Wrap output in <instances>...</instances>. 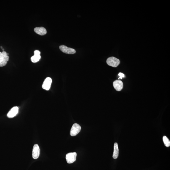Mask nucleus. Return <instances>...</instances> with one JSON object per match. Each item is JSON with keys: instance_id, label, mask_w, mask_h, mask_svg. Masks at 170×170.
<instances>
[{"instance_id": "obj_14", "label": "nucleus", "mask_w": 170, "mask_h": 170, "mask_svg": "<svg viewBox=\"0 0 170 170\" xmlns=\"http://www.w3.org/2000/svg\"><path fill=\"white\" fill-rule=\"evenodd\" d=\"M119 76V78H118V79H122V78H124L125 77V75L124 74H123V73H119V74L118 75Z\"/></svg>"}, {"instance_id": "obj_2", "label": "nucleus", "mask_w": 170, "mask_h": 170, "mask_svg": "<svg viewBox=\"0 0 170 170\" xmlns=\"http://www.w3.org/2000/svg\"><path fill=\"white\" fill-rule=\"evenodd\" d=\"M107 64L113 67H116L120 63L119 59L114 57H111L108 58L107 60Z\"/></svg>"}, {"instance_id": "obj_11", "label": "nucleus", "mask_w": 170, "mask_h": 170, "mask_svg": "<svg viewBox=\"0 0 170 170\" xmlns=\"http://www.w3.org/2000/svg\"><path fill=\"white\" fill-rule=\"evenodd\" d=\"M119 150L118 149V143H115L114 146V152L113 156V158L114 159H116L119 155Z\"/></svg>"}, {"instance_id": "obj_6", "label": "nucleus", "mask_w": 170, "mask_h": 170, "mask_svg": "<svg viewBox=\"0 0 170 170\" xmlns=\"http://www.w3.org/2000/svg\"><path fill=\"white\" fill-rule=\"evenodd\" d=\"M40 154V149L39 146L37 144H35L33 146V158L34 159H36L39 157Z\"/></svg>"}, {"instance_id": "obj_10", "label": "nucleus", "mask_w": 170, "mask_h": 170, "mask_svg": "<svg viewBox=\"0 0 170 170\" xmlns=\"http://www.w3.org/2000/svg\"><path fill=\"white\" fill-rule=\"evenodd\" d=\"M34 30L37 34L41 35H44L47 33L45 28L43 27H36L34 28Z\"/></svg>"}, {"instance_id": "obj_7", "label": "nucleus", "mask_w": 170, "mask_h": 170, "mask_svg": "<svg viewBox=\"0 0 170 170\" xmlns=\"http://www.w3.org/2000/svg\"><path fill=\"white\" fill-rule=\"evenodd\" d=\"M52 80L50 77H47L44 80L42 85L43 89L46 90L48 91L50 89L51 85L52 83Z\"/></svg>"}, {"instance_id": "obj_5", "label": "nucleus", "mask_w": 170, "mask_h": 170, "mask_svg": "<svg viewBox=\"0 0 170 170\" xmlns=\"http://www.w3.org/2000/svg\"><path fill=\"white\" fill-rule=\"evenodd\" d=\"M61 51L66 54H74L76 53V51L74 49L67 47L64 45H62L59 47Z\"/></svg>"}, {"instance_id": "obj_15", "label": "nucleus", "mask_w": 170, "mask_h": 170, "mask_svg": "<svg viewBox=\"0 0 170 170\" xmlns=\"http://www.w3.org/2000/svg\"><path fill=\"white\" fill-rule=\"evenodd\" d=\"M40 54H41V52H40V51H39L35 50L34 51V54H37V55H40Z\"/></svg>"}, {"instance_id": "obj_9", "label": "nucleus", "mask_w": 170, "mask_h": 170, "mask_svg": "<svg viewBox=\"0 0 170 170\" xmlns=\"http://www.w3.org/2000/svg\"><path fill=\"white\" fill-rule=\"evenodd\" d=\"M113 86L116 91H120L123 89V84L122 82L120 80H116L113 82Z\"/></svg>"}, {"instance_id": "obj_3", "label": "nucleus", "mask_w": 170, "mask_h": 170, "mask_svg": "<svg viewBox=\"0 0 170 170\" xmlns=\"http://www.w3.org/2000/svg\"><path fill=\"white\" fill-rule=\"evenodd\" d=\"M81 126L77 123H74L71 129L70 134L71 136H74L78 134L81 131Z\"/></svg>"}, {"instance_id": "obj_1", "label": "nucleus", "mask_w": 170, "mask_h": 170, "mask_svg": "<svg viewBox=\"0 0 170 170\" xmlns=\"http://www.w3.org/2000/svg\"><path fill=\"white\" fill-rule=\"evenodd\" d=\"M8 54L4 51L2 52H0V67L4 66L7 64L9 60Z\"/></svg>"}, {"instance_id": "obj_4", "label": "nucleus", "mask_w": 170, "mask_h": 170, "mask_svg": "<svg viewBox=\"0 0 170 170\" xmlns=\"http://www.w3.org/2000/svg\"><path fill=\"white\" fill-rule=\"evenodd\" d=\"M77 155V153L75 152L67 154L66 156V159L67 163L70 164L74 162L76 159Z\"/></svg>"}, {"instance_id": "obj_12", "label": "nucleus", "mask_w": 170, "mask_h": 170, "mask_svg": "<svg viewBox=\"0 0 170 170\" xmlns=\"http://www.w3.org/2000/svg\"><path fill=\"white\" fill-rule=\"evenodd\" d=\"M41 58V56L40 55L34 54V56L31 58V60L32 62L33 63H36V62L39 61Z\"/></svg>"}, {"instance_id": "obj_13", "label": "nucleus", "mask_w": 170, "mask_h": 170, "mask_svg": "<svg viewBox=\"0 0 170 170\" xmlns=\"http://www.w3.org/2000/svg\"><path fill=\"white\" fill-rule=\"evenodd\" d=\"M163 141L166 146L167 147H169L170 146V141L169 139L166 136L163 137Z\"/></svg>"}, {"instance_id": "obj_8", "label": "nucleus", "mask_w": 170, "mask_h": 170, "mask_svg": "<svg viewBox=\"0 0 170 170\" xmlns=\"http://www.w3.org/2000/svg\"><path fill=\"white\" fill-rule=\"evenodd\" d=\"M19 111L18 107L17 106L13 107L10 110L7 114V116L9 118L14 117L18 113Z\"/></svg>"}]
</instances>
